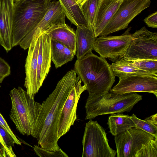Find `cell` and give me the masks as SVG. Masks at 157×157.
<instances>
[{"label": "cell", "mask_w": 157, "mask_h": 157, "mask_svg": "<svg viewBox=\"0 0 157 157\" xmlns=\"http://www.w3.org/2000/svg\"><path fill=\"white\" fill-rule=\"evenodd\" d=\"M0 87H1V85H0Z\"/></svg>", "instance_id": "38"}, {"label": "cell", "mask_w": 157, "mask_h": 157, "mask_svg": "<svg viewBox=\"0 0 157 157\" xmlns=\"http://www.w3.org/2000/svg\"><path fill=\"white\" fill-rule=\"evenodd\" d=\"M123 58L133 62L141 60H157V33L145 26L131 34L130 44Z\"/></svg>", "instance_id": "7"}, {"label": "cell", "mask_w": 157, "mask_h": 157, "mask_svg": "<svg viewBox=\"0 0 157 157\" xmlns=\"http://www.w3.org/2000/svg\"><path fill=\"white\" fill-rule=\"evenodd\" d=\"M101 1L85 0L79 5L89 27L93 28L97 10Z\"/></svg>", "instance_id": "24"}, {"label": "cell", "mask_w": 157, "mask_h": 157, "mask_svg": "<svg viewBox=\"0 0 157 157\" xmlns=\"http://www.w3.org/2000/svg\"><path fill=\"white\" fill-rule=\"evenodd\" d=\"M0 134L6 146L13 156V157H16L13 150L12 148V146H14L15 144L14 141L9 134L0 124Z\"/></svg>", "instance_id": "29"}, {"label": "cell", "mask_w": 157, "mask_h": 157, "mask_svg": "<svg viewBox=\"0 0 157 157\" xmlns=\"http://www.w3.org/2000/svg\"><path fill=\"white\" fill-rule=\"evenodd\" d=\"M0 124L5 129L13 139L14 143L18 145H21V143L18 140L15 135L13 132L8 125L5 120L4 119L2 115L0 113Z\"/></svg>", "instance_id": "31"}, {"label": "cell", "mask_w": 157, "mask_h": 157, "mask_svg": "<svg viewBox=\"0 0 157 157\" xmlns=\"http://www.w3.org/2000/svg\"><path fill=\"white\" fill-rule=\"evenodd\" d=\"M50 51L52 60L56 68L71 61L76 55L63 44L51 38Z\"/></svg>", "instance_id": "20"}, {"label": "cell", "mask_w": 157, "mask_h": 157, "mask_svg": "<svg viewBox=\"0 0 157 157\" xmlns=\"http://www.w3.org/2000/svg\"><path fill=\"white\" fill-rule=\"evenodd\" d=\"M0 143L3 146V147L5 151L6 152L7 157H12V155L10 153V152L9 151V150L8 149L7 147L6 146L5 143L2 137L1 136L0 134Z\"/></svg>", "instance_id": "34"}, {"label": "cell", "mask_w": 157, "mask_h": 157, "mask_svg": "<svg viewBox=\"0 0 157 157\" xmlns=\"http://www.w3.org/2000/svg\"><path fill=\"white\" fill-rule=\"evenodd\" d=\"M14 0H0V44L7 52L12 46Z\"/></svg>", "instance_id": "15"}, {"label": "cell", "mask_w": 157, "mask_h": 157, "mask_svg": "<svg viewBox=\"0 0 157 157\" xmlns=\"http://www.w3.org/2000/svg\"><path fill=\"white\" fill-rule=\"evenodd\" d=\"M74 69L67 72L58 82L53 92L41 104L32 135L40 147L51 151L61 148L58 145L57 124L65 101L79 77Z\"/></svg>", "instance_id": "1"}, {"label": "cell", "mask_w": 157, "mask_h": 157, "mask_svg": "<svg viewBox=\"0 0 157 157\" xmlns=\"http://www.w3.org/2000/svg\"><path fill=\"white\" fill-rule=\"evenodd\" d=\"M149 27L157 28V12L156 11L146 17L144 20Z\"/></svg>", "instance_id": "32"}, {"label": "cell", "mask_w": 157, "mask_h": 157, "mask_svg": "<svg viewBox=\"0 0 157 157\" xmlns=\"http://www.w3.org/2000/svg\"><path fill=\"white\" fill-rule=\"evenodd\" d=\"M75 1L80 5L82 3L83 0H75Z\"/></svg>", "instance_id": "36"}, {"label": "cell", "mask_w": 157, "mask_h": 157, "mask_svg": "<svg viewBox=\"0 0 157 157\" xmlns=\"http://www.w3.org/2000/svg\"><path fill=\"white\" fill-rule=\"evenodd\" d=\"M40 35H33L28 48L25 65L26 76L24 86L28 94L33 97L39 91L37 83V71Z\"/></svg>", "instance_id": "14"}, {"label": "cell", "mask_w": 157, "mask_h": 157, "mask_svg": "<svg viewBox=\"0 0 157 157\" xmlns=\"http://www.w3.org/2000/svg\"><path fill=\"white\" fill-rule=\"evenodd\" d=\"M151 0H123L99 36H107L127 28L131 21L150 6Z\"/></svg>", "instance_id": "8"}, {"label": "cell", "mask_w": 157, "mask_h": 157, "mask_svg": "<svg viewBox=\"0 0 157 157\" xmlns=\"http://www.w3.org/2000/svg\"><path fill=\"white\" fill-rule=\"evenodd\" d=\"M51 0H14L13 47L37 25L48 10Z\"/></svg>", "instance_id": "3"}, {"label": "cell", "mask_w": 157, "mask_h": 157, "mask_svg": "<svg viewBox=\"0 0 157 157\" xmlns=\"http://www.w3.org/2000/svg\"><path fill=\"white\" fill-rule=\"evenodd\" d=\"M82 145V157H115L117 154L109 145L105 129L92 119L86 124Z\"/></svg>", "instance_id": "6"}, {"label": "cell", "mask_w": 157, "mask_h": 157, "mask_svg": "<svg viewBox=\"0 0 157 157\" xmlns=\"http://www.w3.org/2000/svg\"><path fill=\"white\" fill-rule=\"evenodd\" d=\"M122 0H101L93 27L96 37L99 36L109 22Z\"/></svg>", "instance_id": "17"}, {"label": "cell", "mask_w": 157, "mask_h": 157, "mask_svg": "<svg viewBox=\"0 0 157 157\" xmlns=\"http://www.w3.org/2000/svg\"><path fill=\"white\" fill-rule=\"evenodd\" d=\"M113 72L118 78L127 75H142L157 77V74L140 69L133 66L131 61L123 58L110 64Z\"/></svg>", "instance_id": "23"}, {"label": "cell", "mask_w": 157, "mask_h": 157, "mask_svg": "<svg viewBox=\"0 0 157 157\" xmlns=\"http://www.w3.org/2000/svg\"><path fill=\"white\" fill-rule=\"evenodd\" d=\"M11 74L10 67L3 59L0 57V83Z\"/></svg>", "instance_id": "30"}, {"label": "cell", "mask_w": 157, "mask_h": 157, "mask_svg": "<svg viewBox=\"0 0 157 157\" xmlns=\"http://www.w3.org/2000/svg\"><path fill=\"white\" fill-rule=\"evenodd\" d=\"M33 150L36 154L40 157H67L68 156L61 149L59 150L51 151L34 145Z\"/></svg>", "instance_id": "28"}, {"label": "cell", "mask_w": 157, "mask_h": 157, "mask_svg": "<svg viewBox=\"0 0 157 157\" xmlns=\"http://www.w3.org/2000/svg\"><path fill=\"white\" fill-rule=\"evenodd\" d=\"M84 0H83V1H82V2H83V1H84Z\"/></svg>", "instance_id": "37"}, {"label": "cell", "mask_w": 157, "mask_h": 157, "mask_svg": "<svg viewBox=\"0 0 157 157\" xmlns=\"http://www.w3.org/2000/svg\"><path fill=\"white\" fill-rule=\"evenodd\" d=\"M157 138L143 130L133 128L114 136L117 157H135L143 146Z\"/></svg>", "instance_id": "10"}, {"label": "cell", "mask_w": 157, "mask_h": 157, "mask_svg": "<svg viewBox=\"0 0 157 157\" xmlns=\"http://www.w3.org/2000/svg\"><path fill=\"white\" fill-rule=\"evenodd\" d=\"M59 1L65 16L72 24L77 27L81 25L89 27L79 5L75 0H59Z\"/></svg>", "instance_id": "21"}, {"label": "cell", "mask_w": 157, "mask_h": 157, "mask_svg": "<svg viewBox=\"0 0 157 157\" xmlns=\"http://www.w3.org/2000/svg\"><path fill=\"white\" fill-rule=\"evenodd\" d=\"M79 78L71 90L61 110L57 124V136L59 139L70 130L77 119L76 111L81 94L86 90Z\"/></svg>", "instance_id": "11"}, {"label": "cell", "mask_w": 157, "mask_h": 157, "mask_svg": "<svg viewBox=\"0 0 157 157\" xmlns=\"http://www.w3.org/2000/svg\"><path fill=\"white\" fill-rule=\"evenodd\" d=\"M7 155L5 150L1 144L0 143V157H6Z\"/></svg>", "instance_id": "35"}, {"label": "cell", "mask_w": 157, "mask_h": 157, "mask_svg": "<svg viewBox=\"0 0 157 157\" xmlns=\"http://www.w3.org/2000/svg\"><path fill=\"white\" fill-rule=\"evenodd\" d=\"M44 33H48L51 38L63 44L76 53L75 32L66 24L56 26Z\"/></svg>", "instance_id": "19"}, {"label": "cell", "mask_w": 157, "mask_h": 157, "mask_svg": "<svg viewBox=\"0 0 157 157\" xmlns=\"http://www.w3.org/2000/svg\"><path fill=\"white\" fill-rule=\"evenodd\" d=\"M50 41L51 37L47 33H44L39 36L37 71V83L39 90L47 77L51 67Z\"/></svg>", "instance_id": "16"}, {"label": "cell", "mask_w": 157, "mask_h": 157, "mask_svg": "<svg viewBox=\"0 0 157 157\" xmlns=\"http://www.w3.org/2000/svg\"><path fill=\"white\" fill-rule=\"evenodd\" d=\"M142 99V96L136 93L120 94L111 90L100 96H88L85 105V119H92L105 114L130 112Z\"/></svg>", "instance_id": "5"}, {"label": "cell", "mask_w": 157, "mask_h": 157, "mask_svg": "<svg viewBox=\"0 0 157 157\" xmlns=\"http://www.w3.org/2000/svg\"><path fill=\"white\" fill-rule=\"evenodd\" d=\"M131 62L140 69L157 74V60H141Z\"/></svg>", "instance_id": "27"}, {"label": "cell", "mask_w": 157, "mask_h": 157, "mask_svg": "<svg viewBox=\"0 0 157 157\" xmlns=\"http://www.w3.org/2000/svg\"><path fill=\"white\" fill-rule=\"evenodd\" d=\"M127 30L123 34L118 36H100L96 37L93 50L100 56L108 58L113 63L123 58L130 44L131 34Z\"/></svg>", "instance_id": "9"}, {"label": "cell", "mask_w": 157, "mask_h": 157, "mask_svg": "<svg viewBox=\"0 0 157 157\" xmlns=\"http://www.w3.org/2000/svg\"><path fill=\"white\" fill-rule=\"evenodd\" d=\"M9 94L11 102L10 119L21 134L31 136L41 104L35 101L34 97L21 87L13 89Z\"/></svg>", "instance_id": "4"}, {"label": "cell", "mask_w": 157, "mask_h": 157, "mask_svg": "<svg viewBox=\"0 0 157 157\" xmlns=\"http://www.w3.org/2000/svg\"><path fill=\"white\" fill-rule=\"evenodd\" d=\"M65 16L59 1H51L48 10L43 18L19 45L25 50L28 48L34 35H40L56 26L66 24Z\"/></svg>", "instance_id": "13"}, {"label": "cell", "mask_w": 157, "mask_h": 157, "mask_svg": "<svg viewBox=\"0 0 157 157\" xmlns=\"http://www.w3.org/2000/svg\"><path fill=\"white\" fill-rule=\"evenodd\" d=\"M76 56L80 59L93 50L96 37L92 28L83 26L77 27L75 32Z\"/></svg>", "instance_id": "18"}, {"label": "cell", "mask_w": 157, "mask_h": 157, "mask_svg": "<svg viewBox=\"0 0 157 157\" xmlns=\"http://www.w3.org/2000/svg\"><path fill=\"white\" fill-rule=\"evenodd\" d=\"M119 78L118 82L111 91L123 94L139 92L152 93L157 97V77L142 75H127Z\"/></svg>", "instance_id": "12"}, {"label": "cell", "mask_w": 157, "mask_h": 157, "mask_svg": "<svg viewBox=\"0 0 157 157\" xmlns=\"http://www.w3.org/2000/svg\"><path fill=\"white\" fill-rule=\"evenodd\" d=\"M145 120L147 121L157 127V113L151 115L149 117H147Z\"/></svg>", "instance_id": "33"}, {"label": "cell", "mask_w": 157, "mask_h": 157, "mask_svg": "<svg viewBox=\"0 0 157 157\" xmlns=\"http://www.w3.org/2000/svg\"><path fill=\"white\" fill-rule=\"evenodd\" d=\"M130 117L135 125V128L142 129L157 138V127L145 120L139 118L134 113Z\"/></svg>", "instance_id": "25"}, {"label": "cell", "mask_w": 157, "mask_h": 157, "mask_svg": "<svg viewBox=\"0 0 157 157\" xmlns=\"http://www.w3.org/2000/svg\"><path fill=\"white\" fill-rule=\"evenodd\" d=\"M135 157H157V138L144 145L136 153Z\"/></svg>", "instance_id": "26"}, {"label": "cell", "mask_w": 157, "mask_h": 157, "mask_svg": "<svg viewBox=\"0 0 157 157\" xmlns=\"http://www.w3.org/2000/svg\"><path fill=\"white\" fill-rule=\"evenodd\" d=\"M107 124L110 132L113 136L135 128L130 116L122 113L111 114L108 117Z\"/></svg>", "instance_id": "22"}, {"label": "cell", "mask_w": 157, "mask_h": 157, "mask_svg": "<svg viewBox=\"0 0 157 157\" xmlns=\"http://www.w3.org/2000/svg\"><path fill=\"white\" fill-rule=\"evenodd\" d=\"M74 69L85 86L88 96L106 93L115 81V76L105 59L92 52L77 59Z\"/></svg>", "instance_id": "2"}]
</instances>
